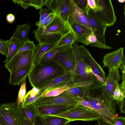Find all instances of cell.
<instances>
[{"instance_id":"db71d44e","label":"cell","mask_w":125,"mask_h":125,"mask_svg":"<svg viewBox=\"0 0 125 125\" xmlns=\"http://www.w3.org/2000/svg\"><path fill=\"white\" fill-rule=\"evenodd\" d=\"M118 1L120 3H123L124 2H125V0H118Z\"/></svg>"},{"instance_id":"c3c4849f","label":"cell","mask_w":125,"mask_h":125,"mask_svg":"<svg viewBox=\"0 0 125 125\" xmlns=\"http://www.w3.org/2000/svg\"><path fill=\"white\" fill-rule=\"evenodd\" d=\"M6 20L7 22L11 24L14 22L15 17L13 14L11 13L8 14L6 17Z\"/></svg>"},{"instance_id":"4dcf8cb0","label":"cell","mask_w":125,"mask_h":125,"mask_svg":"<svg viewBox=\"0 0 125 125\" xmlns=\"http://www.w3.org/2000/svg\"><path fill=\"white\" fill-rule=\"evenodd\" d=\"M125 81H122V83H118L113 94V99L118 104L124 100L125 96Z\"/></svg>"},{"instance_id":"d6986e66","label":"cell","mask_w":125,"mask_h":125,"mask_svg":"<svg viewBox=\"0 0 125 125\" xmlns=\"http://www.w3.org/2000/svg\"><path fill=\"white\" fill-rule=\"evenodd\" d=\"M33 65V64L23 67L10 74L9 83L14 85H19L29 74Z\"/></svg>"},{"instance_id":"44dd1931","label":"cell","mask_w":125,"mask_h":125,"mask_svg":"<svg viewBox=\"0 0 125 125\" xmlns=\"http://www.w3.org/2000/svg\"><path fill=\"white\" fill-rule=\"evenodd\" d=\"M79 42L76 41L72 45L74 56V69H83L87 72L92 73L93 75V72L91 68L85 62L80 53L78 48Z\"/></svg>"},{"instance_id":"7bdbcfd3","label":"cell","mask_w":125,"mask_h":125,"mask_svg":"<svg viewBox=\"0 0 125 125\" xmlns=\"http://www.w3.org/2000/svg\"><path fill=\"white\" fill-rule=\"evenodd\" d=\"M40 89L36 87H33L26 94L24 98H29L34 97L40 93Z\"/></svg>"},{"instance_id":"f907efd6","label":"cell","mask_w":125,"mask_h":125,"mask_svg":"<svg viewBox=\"0 0 125 125\" xmlns=\"http://www.w3.org/2000/svg\"><path fill=\"white\" fill-rule=\"evenodd\" d=\"M0 124L1 125H10L3 117L0 114Z\"/></svg>"},{"instance_id":"8fae6325","label":"cell","mask_w":125,"mask_h":125,"mask_svg":"<svg viewBox=\"0 0 125 125\" xmlns=\"http://www.w3.org/2000/svg\"><path fill=\"white\" fill-rule=\"evenodd\" d=\"M124 48L121 47L113 52L105 54L103 58V67L109 69L117 67L122 70L125 69V60Z\"/></svg>"},{"instance_id":"816d5d0a","label":"cell","mask_w":125,"mask_h":125,"mask_svg":"<svg viewBox=\"0 0 125 125\" xmlns=\"http://www.w3.org/2000/svg\"><path fill=\"white\" fill-rule=\"evenodd\" d=\"M120 107L121 112L123 113H125V102L124 100L120 102Z\"/></svg>"},{"instance_id":"f6af8a7d","label":"cell","mask_w":125,"mask_h":125,"mask_svg":"<svg viewBox=\"0 0 125 125\" xmlns=\"http://www.w3.org/2000/svg\"><path fill=\"white\" fill-rule=\"evenodd\" d=\"M79 104L85 107L94 111V109L90 103L84 99H81Z\"/></svg>"},{"instance_id":"3957f363","label":"cell","mask_w":125,"mask_h":125,"mask_svg":"<svg viewBox=\"0 0 125 125\" xmlns=\"http://www.w3.org/2000/svg\"><path fill=\"white\" fill-rule=\"evenodd\" d=\"M96 7L94 10L88 8L87 12L103 24L109 27L114 25L116 17L110 0H95Z\"/></svg>"},{"instance_id":"603a6c76","label":"cell","mask_w":125,"mask_h":125,"mask_svg":"<svg viewBox=\"0 0 125 125\" xmlns=\"http://www.w3.org/2000/svg\"><path fill=\"white\" fill-rule=\"evenodd\" d=\"M72 45L69 44L54 47L42 57L38 63L42 65L48 64L52 61L54 57L58 53L66 49Z\"/></svg>"},{"instance_id":"ee69618b","label":"cell","mask_w":125,"mask_h":125,"mask_svg":"<svg viewBox=\"0 0 125 125\" xmlns=\"http://www.w3.org/2000/svg\"><path fill=\"white\" fill-rule=\"evenodd\" d=\"M56 16L55 14L52 12L47 17L45 20L44 27L46 26L54 19Z\"/></svg>"},{"instance_id":"52a82bcc","label":"cell","mask_w":125,"mask_h":125,"mask_svg":"<svg viewBox=\"0 0 125 125\" xmlns=\"http://www.w3.org/2000/svg\"><path fill=\"white\" fill-rule=\"evenodd\" d=\"M16 102L3 103L0 114L10 125H23L24 117L21 107L18 108Z\"/></svg>"},{"instance_id":"1f68e13d","label":"cell","mask_w":125,"mask_h":125,"mask_svg":"<svg viewBox=\"0 0 125 125\" xmlns=\"http://www.w3.org/2000/svg\"><path fill=\"white\" fill-rule=\"evenodd\" d=\"M76 41L75 36L71 31L64 35L61 37L55 46L72 44Z\"/></svg>"},{"instance_id":"ac0fdd59","label":"cell","mask_w":125,"mask_h":125,"mask_svg":"<svg viewBox=\"0 0 125 125\" xmlns=\"http://www.w3.org/2000/svg\"><path fill=\"white\" fill-rule=\"evenodd\" d=\"M69 25L75 36L76 41L87 45V39L93 33L92 31L83 25L77 23H73Z\"/></svg>"},{"instance_id":"9c48e42d","label":"cell","mask_w":125,"mask_h":125,"mask_svg":"<svg viewBox=\"0 0 125 125\" xmlns=\"http://www.w3.org/2000/svg\"><path fill=\"white\" fill-rule=\"evenodd\" d=\"M72 81L75 84L91 87L92 89L102 87L95 80L93 74L82 69H74L72 73Z\"/></svg>"},{"instance_id":"2e32d148","label":"cell","mask_w":125,"mask_h":125,"mask_svg":"<svg viewBox=\"0 0 125 125\" xmlns=\"http://www.w3.org/2000/svg\"><path fill=\"white\" fill-rule=\"evenodd\" d=\"M45 28L49 32L59 34L61 37L71 31L68 23L56 15L52 21Z\"/></svg>"},{"instance_id":"f546056e","label":"cell","mask_w":125,"mask_h":125,"mask_svg":"<svg viewBox=\"0 0 125 125\" xmlns=\"http://www.w3.org/2000/svg\"><path fill=\"white\" fill-rule=\"evenodd\" d=\"M22 108L24 117L34 125L36 117L37 115L35 106L32 103Z\"/></svg>"},{"instance_id":"ffe728a7","label":"cell","mask_w":125,"mask_h":125,"mask_svg":"<svg viewBox=\"0 0 125 125\" xmlns=\"http://www.w3.org/2000/svg\"><path fill=\"white\" fill-rule=\"evenodd\" d=\"M73 84L72 79L69 81L62 82L45 91L41 96L50 97L58 95L71 87Z\"/></svg>"},{"instance_id":"74e56055","label":"cell","mask_w":125,"mask_h":125,"mask_svg":"<svg viewBox=\"0 0 125 125\" xmlns=\"http://www.w3.org/2000/svg\"><path fill=\"white\" fill-rule=\"evenodd\" d=\"M9 50L8 40L5 41L0 39V52L6 57Z\"/></svg>"},{"instance_id":"836d02e7","label":"cell","mask_w":125,"mask_h":125,"mask_svg":"<svg viewBox=\"0 0 125 125\" xmlns=\"http://www.w3.org/2000/svg\"><path fill=\"white\" fill-rule=\"evenodd\" d=\"M26 77L21 82L20 87L16 102L17 106L18 108L21 107L26 92Z\"/></svg>"},{"instance_id":"8992f818","label":"cell","mask_w":125,"mask_h":125,"mask_svg":"<svg viewBox=\"0 0 125 125\" xmlns=\"http://www.w3.org/2000/svg\"><path fill=\"white\" fill-rule=\"evenodd\" d=\"M36 49V47L31 50L18 53L5 63V66L10 74L21 68L33 64Z\"/></svg>"},{"instance_id":"484cf974","label":"cell","mask_w":125,"mask_h":125,"mask_svg":"<svg viewBox=\"0 0 125 125\" xmlns=\"http://www.w3.org/2000/svg\"><path fill=\"white\" fill-rule=\"evenodd\" d=\"M56 43L38 44L36 46L33 65L38 63L42 57L55 46Z\"/></svg>"},{"instance_id":"5b68a950","label":"cell","mask_w":125,"mask_h":125,"mask_svg":"<svg viewBox=\"0 0 125 125\" xmlns=\"http://www.w3.org/2000/svg\"><path fill=\"white\" fill-rule=\"evenodd\" d=\"M81 99L64 91L54 96H41L32 104L35 106L50 105H61L75 107L79 104Z\"/></svg>"},{"instance_id":"6da1fadb","label":"cell","mask_w":125,"mask_h":125,"mask_svg":"<svg viewBox=\"0 0 125 125\" xmlns=\"http://www.w3.org/2000/svg\"><path fill=\"white\" fill-rule=\"evenodd\" d=\"M67 72L62 66L52 60L45 65L38 63L33 65L28 76L33 87L40 90L49 83Z\"/></svg>"},{"instance_id":"ab89813d","label":"cell","mask_w":125,"mask_h":125,"mask_svg":"<svg viewBox=\"0 0 125 125\" xmlns=\"http://www.w3.org/2000/svg\"><path fill=\"white\" fill-rule=\"evenodd\" d=\"M31 6H32L37 10L42 8L46 5L47 0H29Z\"/></svg>"},{"instance_id":"8d00e7d4","label":"cell","mask_w":125,"mask_h":125,"mask_svg":"<svg viewBox=\"0 0 125 125\" xmlns=\"http://www.w3.org/2000/svg\"><path fill=\"white\" fill-rule=\"evenodd\" d=\"M43 92H41L35 96L29 98H24L21 106L22 108L33 103L36 100L41 97Z\"/></svg>"},{"instance_id":"e0dca14e","label":"cell","mask_w":125,"mask_h":125,"mask_svg":"<svg viewBox=\"0 0 125 125\" xmlns=\"http://www.w3.org/2000/svg\"><path fill=\"white\" fill-rule=\"evenodd\" d=\"M85 14L92 31L97 40L101 43L106 44L104 35L107 27L91 16L88 12H85Z\"/></svg>"},{"instance_id":"7a4b0ae2","label":"cell","mask_w":125,"mask_h":125,"mask_svg":"<svg viewBox=\"0 0 125 125\" xmlns=\"http://www.w3.org/2000/svg\"><path fill=\"white\" fill-rule=\"evenodd\" d=\"M84 99L90 103L94 111L101 116V119L98 122L113 125L118 115L116 114V104L113 99L108 98L103 91L99 96L95 97L89 96Z\"/></svg>"},{"instance_id":"7402d4cb","label":"cell","mask_w":125,"mask_h":125,"mask_svg":"<svg viewBox=\"0 0 125 125\" xmlns=\"http://www.w3.org/2000/svg\"><path fill=\"white\" fill-rule=\"evenodd\" d=\"M91 89L90 87L83 86L73 83L72 86L64 92L75 97L81 99H84L89 96L90 92Z\"/></svg>"},{"instance_id":"f35d334b","label":"cell","mask_w":125,"mask_h":125,"mask_svg":"<svg viewBox=\"0 0 125 125\" xmlns=\"http://www.w3.org/2000/svg\"><path fill=\"white\" fill-rule=\"evenodd\" d=\"M36 47V46L34 44V41L29 40L24 43L18 53L31 50L35 48Z\"/></svg>"},{"instance_id":"f5cc1de1","label":"cell","mask_w":125,"mask_h":125,"mask_svg":"<svg viewBox=\"0 0 125 125\" xmlns=\"http://www.w3.org/2000/svg\"><path fill=\"white\" fill-rule=\"evenodd\" d=\"M23 125H33L27 119L24 117Z\"/></svg>"},{"instance_id":"7dc6e473","label":"cell","mask_w":125,"mask_h":125,"mask_svg":"<svg viewBox=\"0 0 125 125\" xmlns=\"http://www.w3.org/2000/svg\"><path fill=\"white\" fill-rule=\"evenodd\" d=\"M88 8L92 10L95 9L96 7L95 0H87Z\"/></svg>"},{"instance_id":"30bf717a","label":"cell","mask_w":125,"mask_h":125,"mask_svg":"<svg viewBox=\"0 0 125 125\" xmlns=\"http://www.w3.org/2000/svg\"><path fill=\"white\" fill-rule=\"evenodd\" d=\"M67 22L69 25L76 23L83 25L92 31L85 13L73 0H70Z\"/></svg>"},{"instance_id":"5bb4252c","label":"cell","mask_w":125,"mask_h":125,"mask_svg":"<svg viewBox=\"0 0 125 125\" xmlns=\"http://www.w3.org/2000/svg\"><path fill=\"white\" fill-rule=\"evenodd\" d=\"M33 31L39 44L56 43L61 37L60 35L49 32L45 27H38L37 30H33Z\"/></svg>"},{"instance_id":"d590c367","label":"cell","mask_w":125,"mask_h":125,"mask_svg":"<svg viewBox=\"0 0 125 125\" xmlns=\"http://www.w3.org/2000/svg\"><path fill=\"white\" fill-rule=\"evenodd\" d=\"M63 0H47L46 5L47 9L52 12L57 9Z\"/></svg>"},{"instance_id":"681fc988","label":"cell","mask_w":125,"mask_h":125,"mask_svg":"<svg viewBox=\"0 0 125 125\" xmlns=\"http://www.w3.org/2000/svg\"><path fill=\"white\" fill-rule=\"evenodd\" d=\"M34 125H44L41 116H36Z\"/></svg>"},{"instance_id":"7c38bea8","label":"cell","mask_w":125,"mask_h":125,"mask_svg":"<svg viewBox=\"0 0 125 125\" xmlns=\"http://www.w3.org/2000/svg\"><path fill=\"white\" fill-rule=\"evenodd\" d=\"M52 60L62 66L67 72L72 73L75 65L74 54L72 45L58 53Z\"/></svg>"},{"instance_id":"e575fe53","label":"cell","mask_w":125,"mask_h":125,"mask_svg":"<svg viewBox=\"0 0 125 125\" xmlns=\"http://www.w3.org/2000/svg\"><path fill=\"white\" fill-rule=\"evenodd\" d=\"M52 12V11L47 9L42 8L40 9L39 12V20L36 23V25L38 27H45L44 24L46 18Z\"/></svg>"},{"instance_id":"60d3db41","label":"cell","mask_w":125,"mask_h":125,"mask_svg":"<svg viewBox=\"0 0 125 125\" xmlns=\"http://www.w3.org/2000/svg\"><path fill=\"white\" fill-rule=\"evenodd\" d=\"M76 5L85 13L88 8L87 0H73Z\"/></svg>"},{"instance_id":"83f0119b","label":"cell","mask_w":125,"mask_h":125,"mask_svg":"<svg viewBox=\"0 0 125 125\" xmlns=\"http://www.w3.org/2000/svg\"><path fill=\"white\" fill-rule=\"evenodd\" d=\"M70 0H63L57 9L53 12L66 22H67Z\"/></svg>"},{"instance_id":"11a10c76","label":"cell","mask_w":125,"mask_h":125,"mask_svg":"<svg viewBox=\"0 0 125 125\" xmlns=\"http://www.w3.org/2000/svg\"><path fill=\"white\" fill-rule=\"evenodd\" d=\"M0 125H1L0 124Z\"/></svg>"},{"instance_id":"d6a6232c","label":"cell","mask_w":125,"mask_h":125,"mask_svg":"<svg viewBox=\"0 0 125 125\" xmlns=\"http://www.w3.org/2000/svg\"><path fill=\"white\" fill-rule=\"evenodd\" d=\"M87 45L96 47L103 49H110L111 47L104 44L99 42L97 39L95 35L93 33L88 37L87 39Z\"/></svg>"},{"instance_id":"b9f144b4","label":"cell","mask_w":125,"mask_h":125,"mask_svg":"<svg viewBox=\"0 0 125 125\" xmlns=\"http://www.w3.org/2000/svg\"><path fill=\"white\" fill-rule=\"evenodd\" d=\"M13 2L26 9L31 6L29 0H13Z\"/></svg>"},{"instance_id":"ba28073f","label":"cell","mask_w":125,"mask_h":125,"mask_svg":"<svg viewBox=\"0 0 125 125\" xmlns=\"http://www.w3.org/2000/svg\"><path fill=\"white\" fill-rule=\"evenodd\" d=\"M78 48L82 58L92 70L96 82L103 87L105 83L106 77L103 68L94 60L89 50L83 45L79 46Z\"/></svg>"},{"instance_id":"bcb514c9","label":"cell","mask_w":125,"mask_h":125,"mask_svg":"<svg viewBox=\"0 0 125 125\" xmlns=\"http://www.w3.org/2000/svg\"><path fill=\"white\" fill-rule=\"evenodd\" d=\"M113 125H125V118L123 117H117Z\"/></svg>"},{"instance_id":"4fadbf2b","label":"cell","mask_w":125,"mask_h":125,"mask_svg":"<svg viewBox=\"0 0 125 125\" xmlns=\"http://www.w3.org/2000/svg\"><path fill=\"white\" fill-rule=\"evenodd\" d=\"M109 70V74L105 77V83L102 87L103 91L108 98L113 100L114 92L121 76L118 68L115 67Z\"/></svg>"},{"instance_id":"4316f807","label":"cell","mask_w":125,"mask_h":125,"mask_svg":"<svg viewBox=\"0 0 125 125\" xmlns=\"http://www.w3.org/2000/svg\"><path fill=\"white\" fill-rule=\"evenodd\" d=\"M41 117L44 125H65L70 122L66 119L54 115H46Z\"/></svg>"},{"instance_id":"d4e9b609","label":"cell","mask_w":125,"mask_h":125,"mask_svg":"<svg viewBox=\"0 0 125 125\" xmlns=\"http://www.w3.org/2000/svg\"><path fill=\"white\" fill-rule=\"evenodd\" d=\"M9 50L7 56L4 61L5 63L17 54L21 48L24 43L18 40L11 37L8 40Z\"/></svg>"},{"instance_id":"cb8c5ba5","label":"cell","mask_w":125,"mask_h":125,"mask_svg":"<svg viewBox=\"0 0 125 125\" xmlns=\"http://www.w3.org/2000/svg\"><path fill=\"white\" fill-rule=\"evenodd\" d=\"M30 28L31 25L28 23L18 25L11 37L23 43L27 42L30 40L29 34Z\"/></svg>"},{"instance_id":"f1b7e54d","label":"cell","mask_w":125,"mask_h":125,"mask_svg":"<svg viewBox=\"0 0 125 125\" xmlns=\"http://www.w3.org/2000/svg\"><path fill=\"white\" fill-rule=\"evenodd\" d=\"M72 79V73L67 72L62 76H59L48 83L43 88L40 90V92H43L62 82L70 80Z\"/></svg>"},{"instance_id":"277c9868","label":"cell","mask_w":125,"mask_h":125,"mask_svg":"<svg viewBox=\"0 0 125 125\" xmlns=\"http://www.w3.org/2000/svg\"><path fill=\"white\" fill-rule=\"evenodd\" d=\"M66 119L70 122L76 120L92 121L101 119L95 111L79 104L66 111L55 115Z\"/></svg>"},{"instance_id":"9a60e30c","label":"cell","mask_w":125,"mask_h":125,"mask_svg":"<svg viewBox=\"0 0 125 125\" xmlns=\"http://www.w3.org/2000/svg\"><path fill=\"white\" fill-rule=\"evenodd\" d=\"M37 115H55L75 107L65 105H50L35 106Z\"/></svg>"}]
</instances>
